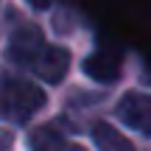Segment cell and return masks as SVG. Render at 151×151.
I'll list each match as a JSON object with an SVG mask.
<instances>
[{
  "mask_svg": "<svg viewBox=\"0 0 151 151\" xmlns=\"http://www.w3.org/2000/svg\"><path fill=\"white\" fill-rule=\"evenodd\" d=\"M48 104V95H45L42 87L31 84L25 78H17V76H9L0 84V115L14 123H25L31 120L39 109Z\"/></svg>",
  "mask_w": 151,
  "mask_h": 151,
  "instance_id": "6da1fadb",
  "label": "cell"
},
{
  "mask_svg": "<svg viewBox=\"0 0 151 151\" xmlns=\"http://www.w3.org/2000/svg\"><path fill=\"white\" fill-rule=\"evenodd\" d=\"M45 48H48V45H45L42 28L34 25V22H20V25L11 31V37H9V50H6V56H9V62H14V65H20V67H25V65L34 67Z\"/></svg>",
  "mask_w": 151,
  "mask_h": 151,
  "instance_id": "7a4b0ae2",
  "label": "cell"
},
{
  "mask_svg": "<svg viewBox=\"0 0 151 151\" xmlns=\"http://www.w3.org/2000/svg\"><path fill=\"white\" fill-rule=\"evenodd\" d=\"M115 118L123 126L151 137V95L148 92H137V90L123 92L120 101L115 104Z\"/></svg>",
  "mask_w": 151,
  "mask_h": 151,
  "instance_id": "3957f363",
  "label": "cell"
},
{
  "mask_svg": "<svg viewBox=\"0 0 151 151\" xmlns=\"http://www.w3.org/2000/svg\"><path fill=\"white\" fill-rule=\"evenodd\" d=\"M123 70V53L115 48H95L84 59V73L87 78L98 81V84H115Z\"/></svg>",
  "mask_w": 151,
  "mask_h": 151,
  "instance_id": "277c9868",
  "label": "cell"
},
{
  "mask_svg": "<svg viewBox=\"0 0 151 151\" xmlns=\"http://www.w3.org/2000/svg\"><path fill=\"white\" fill-rule=\"evenodd\" d=\"M70 50L62 48V45H48V48L42 50V56L37 59V65H34V70L42 81H48V84H62L65 81L67 70H70Z\"/></svg>",
  "mask_w": 151,
  "mask_h": 151,
  "instance_id": "5b68a950",
  "label": "cell"
},
{
  "mask_svg": "<svg viewBox=\"0 0 151 151\" xmlns=\"http://www.w3.org/2000/svg\"><path fill=\"white\" fill-rule=\"evenodd\" d=\"M90 132H92V140H95L98 151H137L132 146V140H126V137L120 134L112 123H106V120H95Z\"/></svg>",
  "mask_w": 151,
  "mask_h": 151,
  "instance_id": "8992f818",
  "label": "cell"
},
{
  "mask_svg": "<svg viewBox=\"0 0 151 151\" xmlns=\"http://www.w3.org/2000/svg\"><path fill=\"white\" fill-rule=\"evenodd\" d=\"M31 151H87L78 143H67L53 126H39L31 134Z\"/></svg>",
  "mask_w": 151,
  "mask_h": 151,
  "instance_id": "52a82bcc",
  "label": "cell"
},
{
  "mask_svg": "<svg viewBox=\"0 0 151 151\" xmlns=\"http://www.w3.org/2000/svg\"><path fill=\"white\" fill-rule=\"evenodd\" d=\"M0 151H11V134L0 132Z\"/></svg>",
  "mask_w": 151,
  "mask_h": 151,
  "instance_id": "ba28073f",
  "label": "cell"
},
{
  "mask_svg": "<svg viewBox=\"0 0 151 151\" xmlns=\"http://www.w3.org/2000/svg\"><path fill=\"white\" fill-rule=\"evenodd\" d=\"M28 3H31V9H39V11H45L50 3H53V0H28Z\"/></svg>",
  "mask_w": 151,
  "mask_h": 151,
  "instance_id": "9c48e42d",
  "label": "cell"
}]
</instances>
